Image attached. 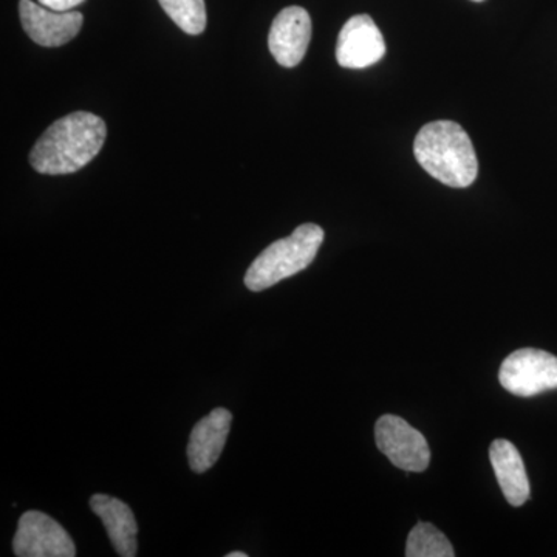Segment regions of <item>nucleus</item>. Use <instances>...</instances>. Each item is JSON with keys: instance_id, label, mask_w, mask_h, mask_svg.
<instances>
[{"instance_id": "obj_5", "label": "nucleus", "mask_w": 557, "mask_h": 557, "mask_svg": "<svg viewBox=\"0 0 557 557\" xmlns=\"http://www.w3.org/2000/svg\"><path fill=\"white\" fill-rule=\"evenodd\" d=\"M375 442L380 453L392 465L409 472H423L431 461L424 435L397 416H383L375 424Z\"/></svg>"}, {"instance_id": "obj_2", "label": "nucleus", "mask_w": 557, "mask_h": 557, "mask_svg": "<svg viewBox=\"0 0 557 557\" xmlns=\"http://www.w3.org/2000/svg\"><path fill=\"white\" fill-rule=\"evenodd\" d=\"M413 153L431 177L450 188H468L479 174L474 145L460 124L442 120L418 132Z\"/></svg>"}, {"instance_id": "obj_15", "label": "nucleus", "mask_w": 557, "mask_h": 557, "mask_svg": "<svg viewBox=\"0 0 557 557\" xmlns=\"http://www.w3.org/2000/svg\"><path fill=\"white\" fill-rule=\"evenodd\" d=\"M83 2L84 0H39L40 5L54 11H70Z\"/></svg>"}, {"instance_id": "obj_14", "label": "nucleus", "mask_w": 557, "mask_h": 557, "mask_svg": "<svg viewBox=\"0 0 557 557\" xmlns=\"http://www.w3.org/2000/svg\"><path fill=\"white\" fill-rule=\"evenodd\" d=\"M164 13L188 35H200L207 28L205 0H159Z\"/></svg>"}, {"instance_id": "obj_10", "label": "nucleus", "mask_w": 557, "mask_h": 557, "mask_svg": "<svg viewBox=\"0 0 557 557\" xmlns=\"http://www.w3.org/2000/svg\"><path fill=\"white\" fill-rule=\"evenodd\" d=\"M233 413L218 408L201 418L190 432L188 445L189 468L196 474H203L218 463L225 448L231 431Z\"/></svg>"}, {"instance_id": "obj_12", "label": "nucleus", "mask_w": 557, "mask_h": 557, "mask_svg": "<svg viewBox=\"0 0 557 557\" xmlns=\"http://www.w3.org/2000/svg\"><path fill=\"white\" fill-rule=\"evenodd\" d=\"M490 460L509 505L522 507L530 498V480L519 450L508 440H496L490 448Z\"/></svg>"}, {"instance_id": "obj_16", "label": "nucleus", "mask_w": 557, "mask_h": 557, "mask_svg": "<svg viewBox=\"0 0 557 557\" xmlns=\"http://www.w3.org/2000/svg\"><path fill=\"white\" fill-rule=\"evenodd\" d=\"M247 553L244 552H234L230 553V555H226V557H247Z\"/></svg>"}, {"instance_id": "obj_13", "label": "nucleus", "mask_w": 557, "mask_h": 557, "mask_svg": "<svg viewBox=\"0 0 557 557\" xmlns=\"http://www.w3.org/2000/svg\"><path fill=\"white\" fill-rule=\"evenodd\" d=\"M408 557H454L453 545L448 537L431 523L420 522L409 533L406 544Z\"/></svg>"}, {"instance_id": "obj_9", "label": "nucleus", "mask_w": 557, "mask_h": 557, "mask_svg": "<svg viewBox=\"0 0 557 557\" xmlns=\"http://www.w3.org/2000/svg\"><path fill=\"white\" fill-rule=\"evenodd\" d=\"M311 39L309 11L287 7L274 17L269 36L271 54L282 67H296L306 57Z\"/></svg>"}, {"instance_id": "obj_11", "label": "nucleus", "mask_w": 557, "mask_h": 557, "mask_svg": "<svg viewBox=\"0 0 557 557\" xmlns=\"http://www.w3.org/2000/svg\"><path fill=\"white\" fill-rule=\"evenodd\" d=\"M90 508L101 519L119 556H137L138 525L129 505L108 494H95L90 498Z\"/></svg>"}, {"instance_id": "obj_3", "label": "nucleus", "mask_w": 557, "mask_h": 557, "mask_svg": "<svg viewBox=\"0 0 557 557\" xmlns=\"http://www.w3.org/2000/svg\"><path fill=\"white\" fill-rule=\"evenodd\" d=\"M324 242V230L306 223L292 236L276 240L263 249L245 274V285L251 292H263L284 278L295 276L313 262Z\"/></svg>"}, {"instance_id": "obj_7", "label": "nucleus", "mask_w": 557, "mask_h": 557, "mask_svg": "<svg viewBox=\"0 0 557 557\" xmlns=\"http://www.w3.org/2000/svg\"><path fill=\"white\" fill-rule=\"evenodd\" d=\"M386 42L383 33L368 14L350 17L339 32L336 60L344 69H366L383 60Z\"/></svg>"}, {"instance_id": "obj_1", "label": "nucleus", "mask_w": 557, "mask_h": 557, "mask_svg": "<svg viewBox=\"0 0 557 557\" xmlns=\"http://www.w3.org/2000/svg\"><path fill=\"white\" fill-rule=\"evenodd\" d=\"M108 127L90 112L62 116L44 132L30 152L33 170L46 175L73 174L100 153Z\"/></svg>"}, {"instance_id": "obj_17", "label": "nucleus", "mask_w": 557, "mask_h": 557, "mask_svg": "<svg viewBox=\"0 0 557 557\" xmlns=\"http://www.w3.org/2000/svg\"><path fill=\"white\" fill-rule=\"evenodd\" d=\"M472 2H483V0H472Z\"/></svg>"}, {"instance_id": "obj_4", "label": "nucleus", "mask_w": 557, "mask_h": 557, "mask_svg": "<svg viewBox=\"0 0 557 557\" xmlns=\"http://www.w3.org/2000/svg\"><path fill=\"white\" fill-rule=\"evenodd\" d=\"M498 381L509 394L534 397L557 388V358L537 348H520L502 362Z\"/></svg>"}, {"instance_id": "obj_6", "label": "nucleus", "mask_w": 557, "mask_h": 557, "mask_svg": "<svg viewBox=\"0 0 557 557\" xmlns=\"http://www.w3.org/2000/svg\"><path fill=\"white\" fill-rule=\"evenodd\" d=\"M17 557H73L76 547L72 537L49 515L27 511L22 515L13 539Z\"/></svg>"}, {"instance_id": "obj_8", "label": "nucleus", "mask_w": 557, "mask_h": 557, "mask_svg": "<svg viewBox=\"0 0 557 557\" xmlns=\"http://www.w3.org/2000/svg\"><path fill=\"white\" fill-rule=\"evenodd\" d=\"M22 27L42 47H61L78 36L84 16L78 11H54L32 0H21Z\"/></svg>"}]
</instances>
